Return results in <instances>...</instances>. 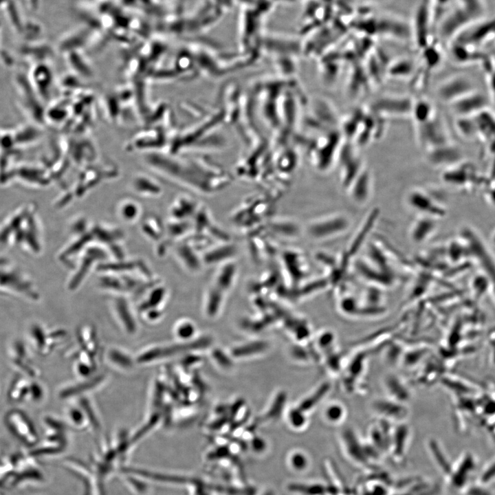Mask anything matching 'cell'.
<instances>
[{"mask_svg": "<svg viewBox=\"0 0 495 495\" xmlns=\"http://www.w3.org/2000/svg\"><path fill=\"white\" fill-rule=\"evenodd\" d=\"M427 152L428 162L443 169L465 160L462 149L453 142L430 148Z\"/></svg>", "mask_w": 495, "mask_h": 495, "instance_id": "cell-7", "label": "cell"}, {"mask_svg": "<svg viewBox=\"0 0 495 495\" xmlns=\"http://www.w3.org/2000/svg\"><path fill=\"white\" fill-rule=\"evenodd\" d=\"M346 410L344 406L339 402L329 403L324 410V417L327 422L331 424H340L345 419Z\"/></svg>", "mask_w": 495, "mask_h": 495, "instance_id": "cell-16", "label": "cell"}, {"mask_svg": "<svg viewBox=\"0 0 495 495\" xmlns=\"http://www.w3.org/2000/svg\"><path fill=\"white\" fill-rule=\"evenodd\" d=\"M417 138L419 144L429 150L452 142L444 121L437 115L422 124H418Z\"/></svg>", "mask_w": 495, "mask_h": 495, "instance_id": "cell-2", "label": "cell"}, {"mask_svg": "<svg viewBox=\"0 0 495 495\" xmlns=\"http://www.w3.org/2000/svg\"><path fill=\"white\" fill-rule=\"evenodd\" d=\"M373 408L377 414L388 421L401 422L408 415V410L404 404L391 399L375 401Z\"/></svg>", "mask_w": 495, "mask_h": 495, "instance_id": "cell-8", "label": "cell"}, {"mask_svg": "<svg viewBox=\"0 0 495 495\" xmlns=\"http://www.w3.org/2000/svg\"><path fill=\"white\" fill-rule=\"evenodd\" d=\"M408 206L419 215L428 216L436 219L444 214L442 208L436 199L427 191L422 189L411 190L407 195Z\"/></svg>", "mask_w": 495, "mask_h": 495, "instance_id": "cell-6", "label": "cell"}, {"mask_svg": "<svg viewBox=\"0 0 495 495\" xmlns=\"http://www.w3.org/2000/svg\"><path fill=\"white\" fill-rule=\"evenodd\" d=\"M338 307L343 314L352 317L359 316L361 309V305L358 300L350 296L340 299Z\"/></svg>", "mask_w": 495, "mask_h": 495, "instance_id": "cell-20", "label": "cell"}, {"mask_svg": "<svg viewBox=\"0 0 495 495\" xmlns=\"http://www.w3.org/2000/svg\"><path fill=\"white\" fill-rule=\"evenodd\" d=\"M294 464L300 468H305L307 464V457L301 453H296L293 455Z\"/></svg>", "mask_w": 495, "mask_h": 495, "instance_id": "cell-26", "label": "cell"}, {"mask_svg": "<svg viewBox=\"0 0 495 495\" xmlns=\"http://www.w3.org/2000/svg\"><path fill=\"white\" fill-rule=\"evenodd\" d=\"M490 98L477 89L450 104L456 117L474 116L489 108Z\"/></svg>", "mask_w": 495, "mask_h": 495, "instance_id": "cell-5", "label": "cell"}, {"mask_svg": "<svg viewBox=\"0 0 495 495\" xmlns=\"http://www.w3.org/2000/svg\"><path fill=\"white\" fill-rule=\"evenodd\" d=\"M329 389V384H322L312 395L305 399L298 408L304 412L306 410H311L324 398Z\"/></svg>", "mask_w": 495, "mask_h": 495, "instance_id": "cell-19", "label": "cell"}, {"mask_svg": "<svg viewBox=\"0 0 495 495\" xmlns=\"http://www.w3.org/2000/svg\"><path fill=\"white\" fill-rule=\"evenodd\" d=\"M385 388L390 399L404 404L410 399V393L406 385L395 375H389L385 379Z\"/></svg>", "mask_w": 495, "mask_h": 495, "instance_id": "cell-12", "label": "cell"}, {"mask_svg": "<svg viewBox=\"0 0 495 495\" xmlns=\"http://www.w3.org/2000/svg\"><path fill=\"white\" fill-rule=\"evenodd\" d=\"M289 420L294 427L300 428L305 425L306 421L305 412L299 408L292 410L289 414Z\"/></svg>", "mask_w": 495, "mask_h": 495, "instance_id": "cell-23", "label": "cell"}, {"mask_svg": "<svg viewBox=\"0 0 495 495\" xmlns=\"http://www.w3.org/2000/svg\"><path fill=\"white\" fill-rule=\"evenodd\" d=\"M195 333V327L193 324L186 322L180 324L177 328V334L180 338H188Z\"/></svg>", "mask_w": 495, "mask_h": 495, "instance_id": "cell-25", "label": "cell"}, {"mask_svg": "<svg viewBox=\"0 0 495 495\" xmlns=\"http://www.w3.org/2000/svg\"><path fill=\"white\" fill-rule=\"evenodd\" d=\"M342 439L346 450L355 459L362 460L366 456L365 448L357 439L356 435L350 428H346L342 432Z\"/></svg>", "mask_w": 495, "mask_h": 495, "instance_id": "cell-13", "label": "cell"}, {"mask_svg": "<svg viewBox=\"0 0 495 495\" xmlns=\"http://www.w3.org/2000/svg\"><path fill=\"white\" fill-rule=\"evenodd\" d=\"M495 37V36H494Z\"/></svg>", "mask_w": 495, "mask_h": 495, "instance_id": "cell-29", "label": "cell"}, {"mask_svg": "<svg viewBox=\"0 0 495 495\" xmlns=\"http://www.w3.org/2000/svg\"><path fill=\"white\" fill-rule=\"evenodd\" d=\"M479 173L476 166L465 160L443 169L442 179L448 184L468 188L478 180Z\"/></svg>", "mask_w": 495, "mask_h": 495, "instance_id": "cell-4", "label": "cell"}, {"mask_svg": "<svg viewBox=\"0 0 495 495\" xmlns=\"http://www.w3.org/2000/svg\"><path fill=\"white\" fill-rule=\"evenodd\" d=\"M336 336L331 331H325L320 335L318 339V346L325 350L331 349L336 342Z\"/></svg>", "mask_w": 495, "mask_h": 495, "instance_id": "cell-22", "label": "cell"}, {"mask_svg": "<svg viewBox=\"0 0 495 495\" xmlns=\"http://www.w3.org/2000/svg\"><path fill=\"white\" fill-rule=\"evenodd\" d=\"M476 89L470 77L465 74H456L439 84L437 95L442 102L450 104Z\"/></svg>", "mask_w": 495, "mask_h": 495, "instance_id": "cell-3", "label": "cell"}, {"mask_svg": "<svg viewBox=\"0 0 495 495\" xmlns=\"http://www.w3.org/2000/svg\"><path fill=\"white\" fill-rule=\"evenodd\" d=\"M118 213L124 221L133 222L140 215V207L133 201H124L119 205Z\"/></svg>", "mask_w": 495, "mask_h": 495, "instance_id": "cell-17", "label": "cell"}, {"mask_svg": "<svg viewBox=\"0 0 495 495\" xmlns=\"http://www.w3.org/2000/svg\"><path fill=\"white\" fill-rule=\"evenodd\" d=\"M477 140L487 144L495 137V113L489 108L474 116Z\"/></svg>", "mask_w": 495, "mask_h": 495, "instance_id": "cell-10", "label": "cell"}, {"mask_svg": "<svg viewBox=\"0 0 495 495\" xmlns=\"http://www.w3.org/2000/svg\"><path fill=\"white\" fill-rule=\"evenodd\" d=\"M435 219L419 215L412 223L409 236L415 243H422L430 239L436 229Z\"/></svg>", "mask_w": 495, "mask_h": 495, "instance_id": "cell-11", "label": "cell"}, {"mask_svg": "<svg viewBox=\"0 0 495 495\" xmlns=\"http://www.w3.org/2000/svg\"><path fill=\"white\" fill-rule=\"evenodd\" d=\"M454 127L457 133L466 140L477 139V131L474 116L456 117Z\"/></svg>", "mask_w": 495, "mask_h": 495, "instance_id": "cell-14", "label": "cell"}, {"mask_svg": "<svg viewBox=\"0 0 495 495\" xmlns=\"http://www.w3.org/2000/svg\"><path fill=\"white\" fill-rule=\"evenodd\" d=\"M155 1H157V2H159V3H162V4H164V2H166V1H168V0H155Z\"/></svg>", "mask_w": 495, "mask_h": 495, "instance_id": "cell-28", "label": "cell"}, {"mask_svg": "<svg viewBox=\"0 0 495 495\" xmlns=\"http://www.w3.org/2000/svg\"><path fill=\"white\" fill-rule=\"evenodd\" d=\"M173 14L176 17L183 16L187 6L192 1V0H173Z\"/></svg>", "mask_w": 495, "mask_h": 495, "instance_id": "cell-24", "label": "cell"}, {"mask_svg": "<svg viewBox=\"0 0 495 495\" xmlns=\"http://www.w3.org/2000/svg\"><path fill=\"white\" fill-rule=\"evenodd\" d=\"M349 226V219L345 214L335 213L310 223L307 232L312 239L316 240L329 239L346 232Z\"/></svg>", "mask_w": 495, "mask_h": 495, "instance_id": "cell-1", "label": "cell"}, {"mask_svg": "<svg viewBox=\"0 0 495 495\" xmlns=\"http://www.w3.org/2000/svg\"><path fill=\"white\" fill-rule=\"evenodd\" d=\"M434 106L427 100H420L413 103L411 113L417 124L429 121L436 116Z\"/></svg>", "mask_w": 495, "mask_h": 495, "instance_id": "cell-15", "label": "cell"}, {"mask_svg": "<svg viewBox=\"0 0 495 495\" xmlns=\"http://www.w3.org/2000/svg\"><path fill=\"white\" fill-rule=\"evenodd\" d=\"M38 1H39V0H30V1L31 2V3H32L34 6H37V4H38Z\"/></svg>", "mask_w": 495, "mask_h": 495, "instance_id": "cell-27", "label": "cell"}, {"mask_svg": "<svg viewBox=\"0 0 495 495\" xmlns=\"http://www.w3.org/2000/svg\"><path fill=\"white\" fill-rule=\"evenodd\" d=\"M485 75L490 98L495 103V60L490 57L481 66Z\"/></svg>", "mask_w": 495, "mask_h": 495, "instance_id": "cell-18", "label": "cell"}, {"mask_svg": "<svg viewBox=\"0 0 495 495\" xmlns=\"http://www.w3.org/2000/svg\"><path fill=\"white\" fill-rule=\"evenodd\" d=\"M371 178L366 171L360 173L347 188L352 200L359 205L366 203L371 194Z\"/></svg>", "mask_w": 495, "mask_h": 495, "instance_id": "cell-9", "label": "cell"}, {"mask_svg": "<svg viewBox=\"0 0 495 495\" xmlns=\"http://www.w3.org/2000/svg\"><path fill=\"white\" fill-rule=\"evenodd\" d=\"M408 430L404 425L402 424L398 426L396 431L393 434V437L390 439V444L394 445L395 453L399 454L403 453V450L405 448L406 440L408 438Z\"/></svg>", "mask_w": 495, "mask_h": 495, "instance_id": "cell-21", "label": "cell"}]
</instances>
